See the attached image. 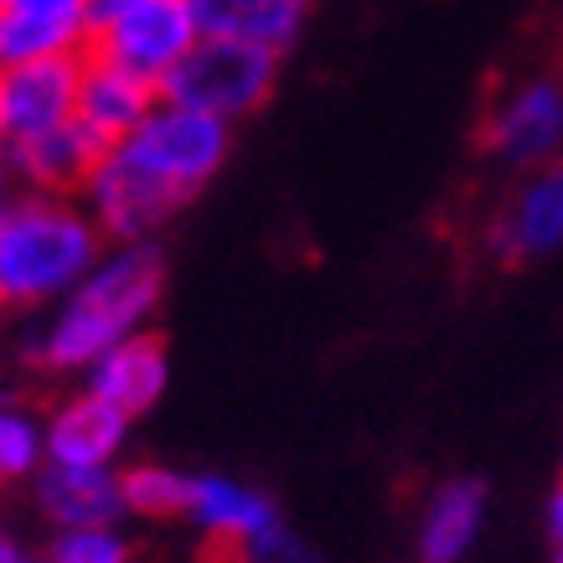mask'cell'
Masks as SVG:
<instances>
[{
    "label": "cell",
    "instance_id": "obj_23",
    "mask_svg": "<svg viewBox=\"0 0 563 563\" xmlns=\"http://www.w3.org/2000/svg\"><path fill=\"white\" fill-rule=\"evenodd\" d=\"M21 191V181H16V172H11V161H5V151H0V212L11 207V197Z\"/></svg>",
    "mask_w": 563,
    "mask_h": 563
},
{
    "label": "cell",
    "instance_id": "obj_21",
    "mask_svg": "<svg viewBox=\"0 0 563 563\" xmlns=\"http://www.w3.org/2000/svg\"><path fill=\"white\" fill-rule=\"evenodd\" d=\"M0 563H42V553H36L16 528H5V522H0Z\"/></svg>",
    "mask_w": 563,
    "mask_h": 563
},
{
    "label": "cell",
    "instance_id": "obj_5",
    "mask_svg": "<svg viewBox=\"0 0 563 563\" xmlns=\"http://www.w3.org/2000/svg\"><path fill=\"white\" fill-rule=\"evenodd\" d=\"M197 42H202V16L191 0H93L88 57H103L155 88L181 68V57Z\"/></svg>",
    "mask_w": 563,
    "mask_h": 563
},
{
    "label": "cell",
    "instance_id": "obj_18",
    "mask_svg": "<svg viewBox=\"0 0 563 563\" xmlns=\"http://www.w3.org/2000/svg\"><path fill=\"white\" fill-rule=\"evenodd\" d=\"M42 465H47V419L11 383H0V486H32Z\"/></svg>",
    "mask_w": 563,
    "mask_h": 563
},
{
    "label": "cell",
    "instance_id": "obj_7",
    "mask_svg": "<svg viewBox=\"0 0 563 563\" xmlns=\"http://www.w3.org/2000/svg\"><path fill=\"white\" fill-rule=\"evenodd\" d=\"M481 151L517 176L563 161V73H532L501 88L481 120Z\"/></svg>",
    "mask_w": 563,
    "mask_h": 563
},
{
    "label": "cell",
    "instance_id": "obj_17",
    "mask_svg": "<svg viewBox=\"0 0 563 563\" xmlns=\"http://www.w3.org/2000/svg\"><path fill=\"white\" fill-rule=\"evenodd\" d=\"M99 155H103V145L73 120L63 130H52V135L32 140V145L5 151V161H11V172H16V181L26 191H73L78 197Z\"/></svg>",
    "mask_w": 563,
    "mask_h": 563
},
{
    "label": "cell",
    "instance_id": "obj_6",
    "mask_svg": "<svg viewBox=\"0 0 563 563\" xmlns=\"http://www.w3.org/2000/svg\"><path fill=\"white\" fill-rule=\"evenodd\" d=\"M274 88H279V52L239 42V36H202L181 57V68L161 84V93L239 124L274 99Z\"/></svg>",
    "mask_w": 563,
    "mask_h": 563
},
{
    "label": "cell",
    "instance_id": "obj_12",
    "mask_svg": "<svg viewBox=\"0 0 563 563\" xmlns=\"http://www.w3.org/2000/svg\"><path fill=\"white\" fill-rule=\"evenodd\" d=\"M42 419H47L52 465H120L124 444H130V429H135L130 413L103 404L99 393H88L84 383L73 393H63Z\"/></svg>",
    "mask_w": 563,
    "mask_h": 563
},
{
    "label": "cell",
    "instance_id": "obj_8",
    "mask_svg": "<svg viewBox=\"0 0 563 563\" xmlns=\"http://www.w3.org/2000/svg\"><path fill=\"white\" fill-rule=\"evenodd\" d=\"M78 73H84V57L0 68V151L32 145L78 120Z\"/></svg>",
    "mask_w": 563,
    "mask_h": 563
},
{
    "label": "cell",
    "instance_id": "obj_16",
    "mask_svg": "<svg viewBox=\"0 0 563 563\" xmlns=\"http://www.w3.org/2000/svg\"><path fill=\"white\" fill-rule=\"evenodd\" d=\"M202 16V36H239L254 47L285 52L306 36L316 0H191Z\"/></svg>",
    "mask_w": 563,
    "mask_h": 563
},
{
    "label": "cell",
    "instance_id": "obj_11",
    "mask_svg": "<svg viewBox=\"0 0 563 563\" xmlns=\"http://www.w3.org/2000/svg\"><path fill=\"white\" fill-rule=\"evenodd\" d=\"M32 507L52 532L114 528L130 517L120 465H42L32 481Z\"/></svg>",
    "mask_w": 563,
    "mask_h": 563
},
{
    "label": "cell",
    "instance_id": "obj_19",
    "mask_svg": "<svg viewBox=\"0 0 563 563\" xmlns=\"http://www.w3.org/2000/svg\"><path fill=\"white\" fill-rule=\"evenodd\" d=\"M120 476H124V507H130V517L166 522V517L187 512L191 471H176L166 461H135V465H120Z\"/></svg>",
    "mask_w": 563,
    "mask_h": 563
},
{
    "label": "cell",
    "instance_id": "obj_10",
    "mask_svg": "<svg viewBox=\"0 0 563 563\" xmlns=\"http://www.w3.org/2000/svg\"><path fill=\"white\" fill-rule=\"evenodd\" d=\"M93 0H5L0 5V68L88 57Z\"/></svg>",
    "mask_w": 563,
    "mask_h": 563
},
{
    "label": "cell",
    "instance_id": "obj_9",
    "mask_svg": "<svg viewBox=\"0 0 563 563\" xmlns=\"http://www.w3.org/2000/svg\"><path fill=\"white\" fill-rule=\"evenodd\" d=\"M486 249L501 264H532L563 249V161L543 172H522L507 202L486 222Z\"/></svg>",
    "mask_w": 563,
    "mask_h": 563
},
{
    "label": "cell",
    "instance_id": "obj_22",
    "mask_svg": "<svg viewBox=\"0 0 563 563\" xmlns=\"http://www.w3.org/2000/svg\"><path fill=\"white\" fill-rule=\"evenodd\" d=\"M548 532H553V563H563V486L548 501Z\"/></svg>",
    "mask_w": 563,
    "mask_h": 563
},
{
    "label": "cell",
    "instance_id": "obj_14",
    "mask_svg": "<svg viewBox=\"0 0 563 563\" xmlns=\"http://www.w3.org/2000/svg\"><path fill=\"white\" fill-rule=\"evenodd\" d=\"M78 383L88 393H99L103 404H114L120 413H130V419H145L161 404L166 383H172V362H166V346L145 331V336H130L114 352H103Z\"/></svg>",
    "mask_w": 563,
    "mask_h": 563
},
{
    "label": "cell",
    "instance_id": "obj_3",
    "mask_svg": "<svg viewBox=\"0 0 563 563\" xmlns=\"http://www.w3.org/2000/svg\"><path fill=\"white\" fill-rule=\"evenodd\" d=\"M109 239L73 191H26L0 212V310L36 316L103 258Z\"/></svg>",
    "mask_w": 563,
    "mask_h": 563
},
{
    "label": "cell",
    "instance_id": "obj_4",
    "mask_svg": "<svg viewBox=\"0 0 563 563\" xmlns=\"http://www.w3.org/2000/svg\"><path fill=\"white\" fill-rule=\"evenodd\" d=\"M197 538L218 543L222 553L249 563H321L310 553L295 528L279 517L274 496H264L258 486L222 471H191L187 481V512H181Z\"/></svg>",
    "mask_w": 563,
    "mask_h": 563
},
{
    "label": "cell",
    "instance_id": "obj_20",
    "mask_svg": "<svg viewBox=\"0 0 563 563\" xmlns=\"http://www.w3.org/2000/svg\"><path fill=\"white\" fill-rule=\"evenodd\" d=\"M42 563H140L135 543L124 538V528H68L52 532Z\"/></svg>",
    "mask_w": 563,
    "mask_h": 563
},
{
    "label": "cell",
    "instance_id": "obj_15",
    "mask_svg": "<svg viewBox=\"0 0 563 563\" xmlns=\"http://www.w3.org/2000/svg\"><path fill=\"white\" fill-rule=\"evenodd\" d=\"M155 99H161L155 84L103 63V57H84V73H78V124L99 145H114V140L130 135L155 109Z\"/></svg>",
    "mask_w": 563,
    "mask_h": 563
},
{
    "label": "cell",
    "instance_id": "obj_24",
    "mask_svg": "<svg viewBox=\"0 0 563 563\" xmlns=\"http://www.w3.org/2000/svg\"><path fill=\"white\" fill-rule=\"evenodd\" d=\"M0 5H5V0H0Z\"/></svg>",
    "mask_w": 563,
    "mask_h": 563
},
{
    "label": "cell",
    "instance_id": "obj_2",
    "mask_svg": "<svg viewBox=\"0 0 563 563\" xmlns=\"http://www.w3.org/2000/svg\"><path fill=\"white\" fill-rule=\"evenodd\" d=\"M166 300V254L151 243H109L57 306L36 310L26 362L52 377H84L103 352L145 336Z\"/></svg>",
    "mask_w": 563,
    "mask_h": 563
},
{
    "label": "cell",
    "instance_id": "obj_13",
    "mask_svg": "<svg viewBox=\"0 0 563 563\" xmlns=\"http://www.w3.org/2000/svg\"><path fill=\"white\" fill-rule=\"evenodd\" d=\"M486 512H492L486 481L455 476L444 486H434L424 496V507H419V532H413L419 563H461L476 548L481 528H486Z\"/></svg>",
    "mask_w": 563,
    "mask_h": 563
},
{
    "label": "cell",
    "instance_id": "obj_1",
    "mask_svg": "<svg viewBox=\"0 0 563 563\" xmlns=\"http://www.w3.org/2000/svg\"><path fill=\"white\" fill-rule=\"evenodd\" d=\"M228 155L233 124L161 93L130 135L103 145L78 197L109 243H151L181 207L218 181Z\"/></svg>",
    "mask_w": 563,
    "mask_h": 563
}]
</instances>
